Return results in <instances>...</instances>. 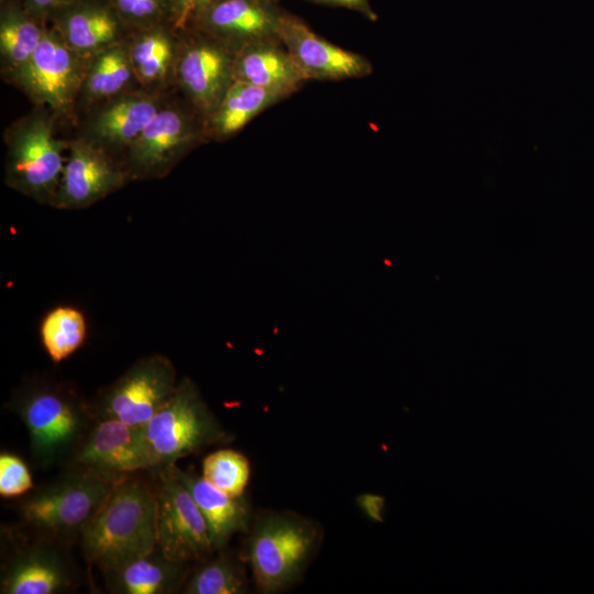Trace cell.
I'll return each instance as SVG.
<instances>
[{"label": "cell", "mask_w": 594, "mask_h": 594, "mask_svg": "<svg viewBox=\"0 0 594 594\" xmlns=\"http://www.w3.org/2000/svg\"><path fill=\"white\" fill-rule=\"evenodd\" d=\"M206 138V121L196 110L161 108L125 150L123 167L130 180L162 178Z\"/></svg>", "instance_id": "8"}, {"label": "cell", "mask_w": 594, "mask_h": 594, "mask_svg": "<svg viewBox=\"0 0 594 594\" xmlns=\"http://www.w3.org/2000/svg\"><path fill=\"white\" fill-rule=\"evenodd\" d=\"M169 468L191 494L200 509L207 522L215 551L223 550L234 534L248 530L250 510L243 496H230L208 482L202 475L184 471L176 464Z\"/></svg>", "instance_id": "19"}, {"label": "cell", "mask_w": 594, "mask_h": 594, "mask_svg": "<svg viewBox=\"0 0 594 594\" xmlns=\"http://www.w3.org/2000/svg\"><path fill=\"white\" fill-rule=\"evenodd\" d=\"M4 183L41 204H52L63 174L69 143L56 138L52 117L36 110L6 132Z\"/></svg>", "instance_id": "5"}, {"label": "cell", "mask_w": 594, "mask_h": 594, "mask_svg": "<svg viewBox=\"0 0 594 594\" xmlns=\"http://www.w3.org/2000/svg\"><path fill=\"white\" fill-rule=\"evenodd\" d=\"M33 488V481L25 462L10 452L0 454V495L16 497Z\"/></svg>", "instance_id": "30"}, {"label": "cell", "mask_w": 594, "mask_h": 594, "mask_svg": "<svg viewBox=\"0 0 594 594\" xmlns=\"http://www.w3.org/2000/svg\"><path fill=\"white\" fill-rule=\"evenodd\" d=\"M279 0H216L196 19L191 30L202 32L237 52L263 41L279 40L283 8Z\"/></svg>", "instance_id": "16"}, {"label": "cell", "mask_w": 594, "mask_h": 594, "mask_svg": "<svg viewBox=\"0 0 594 594\" xmlns=\"http://www.w3.org/2000/svg\"><path fill=\"white\" fill-rule=\"evenodd\" d=\"M130 182L122 162L89 141L69 143L61 182L51 207L84 209Z\"/></svg>", "instance_id": "14"}, {"label": "cell", "mask_w": 594, "mask_h": 594, "mask_svg": "<svg viewBox=\"0 0 594 594\" xmlns=\"http://www.w3.org/2000/svg\"><path fill=\"white\" fill-rule=\"evenodd\" d=\"M117 484L64 469L56 479L21 501L18 512L22 526L31 535L68 547L80 541Z\"/></svg>", "instance_id": "3"}, {"label": "cell", "mask_w": 594, "mask_h": 594, "mask_svg": "<svg viewBox=\"0 0 594 594\" xmlns=\"http://www.w3.org/2000/svg\"><path fill=\"white\" fill-rule=\"evenodd\" d=\"M161 108L155 97L117 96L91 120V139L88 140L109 153L112 150H127Z\"/></svg>", "instance_id": "21"}, {"label": "cell", "mask_w": 594, "mask_h": 594, "mask_svg": "<svg viewBox=\"0 0 594 594\" xmlns=\"http://www.w3.org/2000/svg\"><path fill=\"white\" fill-rule=\"evenodd\" d=\"M80 546L87 563L102 573L155 550V477L134 474L119 482L82 534Z\"/></svg>", "instance_id": "1"}, {"label": "cell", "mask_w": 594, "mask_h": 594, "mask_svg": "<svg viewBox=\"0 0 594 594\" xmlns=\"http://www.w3.org/2000/svg\"><path fill=\"white\" fill-rule=\"evenodd\" d=\"M191 31L178 48L174 75L194 110L206 121L235 80V52L202 32Z\"/></svg>", "instance_id": "13"}, {"label": "cell", "mask_w": 594, "mask_h": 594, "mask_svg": "<svg viewBox=\"0 0 594 594\" xmlns=\"http://www.w3.org/2000/svg\"><path fill=\"white\" fill-rule=\"evenodd\" d=\"M188 562L167 558L158 548L121 566L103 572L116 594H174L182 592L190 573Z\"/></svg>", "instance_id": "20"}, {"label": "cell", "mask_w": 594, "mask_h": 594, "mask_svg": "<svg viewBox=\"0 0 594 594\" xmlns=\"http://www.w3.org/2000/svg\"><path fill=\"white\" fill-rule=\"evenodd\" d=\"M189 573L182 593L186 594H242L248 581L242 563L233 554L222 552L205 559Z\"/></svg>", "instance_id": "27"}, {"label": "cell", "mask_w": 594, "mask_h": 594, "mask_svg": "<svg viewBox=\"0 0 594 594\" xmlns=\"http://www.w3.org/2000/svg\"><path fill=\"white\" fill-rule=\"evenodd\" d=\"M87 321L84 312L69 305H58L45 314L40 323V339L48 358L61 363L85 342Z\"/></svg>", "instance_id": "25"}, {"label": "cell", "mask_w": 594, "mask_h": 594, "mask_svg": "<svg viewBox=\"0 0 594 594\" xmlns=\"http://www.w3.org/2000/svg\"><path fill=\"white\" fill-rule=\"evenodd\" d=\"M169 9V21L178 31L191 30L196 19L216 0H166Z\"/></svg>", "instance_id": "31"}, {"label": "cell", "mask_w": 594, "mask_h": 594, "mask_svg": "<svg viewBox=\"0 0 594 594\" xmlns=\"http://www.w3.org/2000/svg\"><path fill=\"white\" fill-rule=\"evenodd\" d=\"M286 98L280 92L235 79L206 120L208 138L223 141L234 136L258 114Z\"/></svg>", "instance_id": "22"}, {"label": "cell", "mask_w": 594, "mask_h": 594, "mask_svg": "<svg viewBox=\"0 0 594 594\" xmlns=\"http://www.w3.org/2000/svg\"><path fill=\"white\" fill-rule=\"evenodd\" d=\"M4 537L0 593L58 594L76 587L78 572L66 546L31 534L6 530Z\"/></svg>", "instance_id": "9"}, {"label": "cell", "mask_w": 594, "mask_h": 594, "mask_svg": "<svg viewBox=\"0 0 594 594\" xmlns=\"http://www.w3.org/2000/svg\"><path fill=\"white\" fill-rule=\"evenodd\" d=\"M7 406L24 424L37 468L62 466L92 421L90 402L75 387L50 377H33L18 387Z\"/></svg>", "instance_id": "2"}, {"label": "cell", "mask_w": 594, "mask_h": 594, "mask_svg": "<svg viewBox=\"0 0 594 594\" xmlns=\"http://www.w3.org/2000/svg\"><path fill=\"white\" fill-rule=\"evenodd\" d=\"M318 538L314 522L295 514L270 513L260 516L244 551L257 590L275 593L296 581L312 554Z\"/></svg>", "instance_id": "6"}, {"label": "cell", "mask_w": 594, "mask_h": 594, "mask_svg": "<svg viewBox=\"0 0 594 594\" xmlns=\"http://www.w3.org/2000/svg\"><path fill=\"white\" fill-rule=\"evenodd\" d=\"M63 468L114 483L141 472L152 473L143 426L95 417Z\"/></svg>", "instance_id": "10"}, {"label": "cell", "mask_w": 594, "mask_h": 594, "mask_svg": "<svg viewBox=\"0 0 594 594\" xmlns=\"http://www.w3.org/2000/svg\"><path fill=\"white\" fill-rule=\"evenodd\" d=\"M143 429L153 463L152 473L230 439L196 383L187 376L179 380L172 397Z\"/></svg>", "instance_id": "4"}, {"label": "cell", "mask_w": 594, "mask_h": 594, "mask_svg": "<svg viewBox=\"0 0 594 594\" xmlns=\"http://www.w3.org/2000/svg\"><path fill=\"white\" fill-rule=\"evenodd\" d=\"M45 29L15 0L1 2L0 57L7 76L13 75L32 56Z\"/></svg>", "instance_id": "23"}, {"label": "cell", "mask_w": 594, "mask_h": 594, "mask_svg": "<svg viewBox=\"0 0 594 594\" xmlns=\"http://www.w3.org/2000/svg\"><path fill=\"white\" fill-rule=\"evenodd\" d=\"M123 24L141 30L163 24L169 20L166 0H107Z\"/></svg>", "instance_id": "29"}, {"label": "cell", "mask_w": 594, "mask_h": 594, "mask_svg": "<svg viewBox=\"0 0 594 594\" xmlns=\"http://www.w3.org/2000/svg\"><path fill=\"white\" fill-rule=\"evenodd\" d=\"M317 4L345 8L358 13H361L367 20L374 22L377 20V14L371 7L370 0H307Z\"/></svg>", "instance_id": "33"}, {"label": "cell", "mask_w": 594, "mask_h": 594, "mask_svg": "<svg viewBox=\"0 0 594 594\" xmlns=\"http://www.w3.org/2000/svg\"><path fill=\"white\" fill-rule=\"evenodd\" d=\"M179 380L172 360L150 354L102 387L90 403L96 418L144 426L174 394Z\"/></svg>", "instance_id": "7"}, {"label": "cell", "mask_w": 594, "mask_h": 594, "mask_svg": "<svg viewBox=\"0 0 594 594\" xmlns=\"http://www.w3.org/2000/svg\"><path fill=\"white\" fill-rule=\"evenodd\" d=\"M133 76L129 50L118 43L92 56L81 90L91 100L117 97Z\"/></svg>", "instance_id": "26"}, {"label": "cell", "mask_w": 594, "mask_h": 594, "mask_svg": "<svg viewBox=\"0 0 594 594\" xmlns=\"http://www.w3.org/2000/svg\"><path fill=\"white\" fill-rule=\"evenodd\" d=\"M234 78L287 98L307 81L280 40L245 45L234 55Z\"/></svg>", "instance_id": "18"}, {"label": "cell", "mask_w": 594, "mask_h": 594, "mask_svg": "<svg viewBox=\"0 0 594 594\" xmlns=\"http://www.w3.org/2000/svg\"><path fill=\"white\" fill-rule=\"evenodd\" d=\"M1 2H3V0H1Z\"/></svg>", "instance_id": "34"}, {"label": "cell", "mask_w": 594, "mask_h": 594, "mask_svg": "<svg viewBox=\"0 0 594 594\" xmlns=\"http://www.w3.org/2000/svg\"><path fill=\"white\" fill-rule=\"evenodd\" d=\"M52 19L65 43L82 58L118 44L124 25L107 0H76Z\"/></svg>", "instance_id": "17"}, {"label": "cell", "mask_w": 594, "mask_h": 594, "mask_svg": "<svg viewBox=\"0 0 594 594\" xmlns=\"http://www.w3.org/2000/svg\"><path fill=\"white\" fill-rule=\"evenodd\" d=\"M201 475L228 495L241 497L250 480V462L237 450H216L202 460Z\"/></svg>", "instance_id": "28"}, {"label": "cell", "mask_w": 594, "mask_h": 594, "mask_svg": "<svg viewBox=\"0 0 594 594\" xmlns=\"http://www.w3.org/2000/svg\"><path fill=\"white\" fill-rule=\"evenodd\" d=\"M82 59L55 29H45L32 56L10 78L37 106L66 112L82 88Z\"/></svg>", "instance_id": "12"}, {"label": "cell", "mask_w": 594, "mask_h": 594, "mask_svg": "<svg viewBox=\"0 0 594 594\" xmlns=\"http://www.w3.org/2000/svg\"><path fill=\"white\" fill-rule=\"evenodd\" d=\"M156 485L157 548L169 559L198 563L215 552L207 522L170 468L153 473Z\"/></svg>", "instance_id": "11"}, {"label": "cell", "mask_w": 594, "mask_h": 594, "mask_svg": "<svg viewBox=\"0 0 594 594\" xmlns=\"http://www.w3.org/2000/svg\"><path fill=\"white\" fill-rule=\"evenodd\" d=\"M177 47L163 24L142 30L128 48L136 79L143 85L163 80L172 66L175 67Z\"/></svg>", "instance_id": "24"}, {"label": "cell", "mask_w": 594, "mask_h": 594, "mask_svg": "<svg viewBox=\"0 0 594 594\" xmlns=\"http://www.w3.org/2000/svg\"><path fill=\"white\" fill-rule=\"evenodd\" d=\"M278 37L307 81H340L373 73V64L365 56L331 43L286 10L280 16Z\"/></svg>", "instance_id": "15"}, {"label": "cell", "mask_w": 594, "mask_h": 594, "mask_svg": "<svg viewBox=\"0 0 594 594\" xmlns=\"http://www.w3.org/2000/svg\"><path fill=\"white\" fill-rule=\"evenodd\" d=\"M76 0H22L24 9L36 20L53 18Z\"/></svg>", "instance_id": "32"}]
</instances>
